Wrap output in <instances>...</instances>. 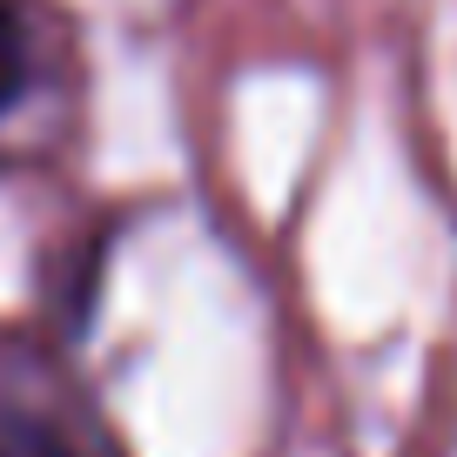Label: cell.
<instances>
[{
	"label": "cell",
	"mask_w": 457,
	"mask_h": 457,
	"mask_svg": "<svg viewBox=\"0 0 457 457\" xmlns=\"http://www.w3.org/2000/svg\"><path fill=\"white\" fill-rule=\"evenodd\" d=\"M34 87V28L21 14V0H0V121L28 101Z\"/></svg>",
	"instance_id": "obj_2"
},
{
	"label": "cell",
	"mask_w": 457,
	"mask_h": 457,
	"mask_svg": "<svg viewBox=\"0 0 457 457\" xmlns=\"http://www.w3.org/2000/svg\"><path fill=\"white\" fill-rule=\"evenodd\" d=\"M0 457H101L74 417L41 397H0Z\"/></svg>",
	"instance_id": "obj_1"
}]
</instances>
